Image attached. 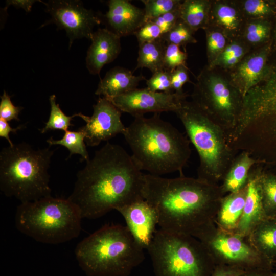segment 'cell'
Returning <instances> with one entry per match:
<instances>
[{
    "instance_id": "obj_40",
    "label": "cell",
    "mask_w": 276,
    "mask_h": 276,
    "mask_svg": "<svg viewBox=\"0 0 276 276\" xmlns=\"http://www.w3.org/2000/svg\"><path fill=\"white\" fill-rule=\"evenodd\" d=\"M179 19V9L166 13L151 21L159 27L164 35L168 32Z\"/></svg>"
},
{
    "instance_id": "obj_34",
    "label": "cell",
    "mask_w": 276,
    "mask_h": 276,
    "mask_svg": "<svg viewBox=\"0 0 276 276\" xmlns=\"http://www.w3.org/2000/svg\"><path fill=\"white\" fill-rule=\"evenodd\" d=\"M147 88L155 92L174 93L172 89L170 71L163 70L152 74L146 80Z\"/></svg>"
},
{
    "instance_id": "obj_29",
    "label": "cell",
    "mask_w": 276,
    "mask_h": 276,
    "mask_svg": "<svg viewBox=\"0 0 276 276\" xmlns=\"http://www.w3.org/2000/svg\"><path fill=\"white\" fill-rule=\"evenodd\" d=\"M145 21L153 20L171 11L179 9L182 1L179 0H142Z\"/></svg>"
},
{
    "instance_id": "obj_23",
    "label": "cell",
    "mask_w": 276,
    "mask_h": 276,
    "mask_svg": "<svg viewBox=\"0 0 276 276\" xmlns=\"http://www.w3.org/2000/svg\"><path fill=\"white\" fill-rule=\"evenodd\" d=\"M211 19L227 37L237 36L243 24L240 11L229 2H216L211 7L209 21Z\"/></svg>"
},
{
    "instance_id": "obj_19",
    "label": "cell",
    "mask_w": 276,
    "mask_h": 276,
    "mask_svg": "<svg viewBox=\"0 0 276 276\" xmlns=\"http://www.w3.org/2000/svg\"><path fill=\"white\" fill-rule=\"evenodd\" d=\"M145 79L141 74L136 76L126 68L115 66L101 79L95 94L111 100L137 88L139 83Z\"/></svg>"
},
{
    "instance_id": "obj_28",
    "label": "cell",
    "mask_w": 276,
    "mask_h": 276,
    "mask_svg": "<svg viewBox=\"0 0 276 276\" xmlns=\"http://www.w3.org/2000/svg\"><path fill=\"white\" fill-rule=\"evenodd\" d=\"M50 113L48 121L45 123L43 128L40 129L41 133H44L48 130H59L64 132L68 130V128L73 126L71 123L72 119L79 117V113H75L72 116L66 115L61 109L58 104L56 103L55 95L50 96Z\"/></svg>"
},
{
    "instance_id": "obj_42",
    "label": "cell",
    "mask_w": 276,
    "mask_h": 276,
    "mask_svg": "<svg viewBox=\"0 0 276 276\" xmlns=\"http://www.w3.org/2000/svg\"><path fill=\"white\" fill-rule=\"evenodd\" d=\"M23 127L24 125L13 128L10 126L8 121L0 118V137L6 139L9 143V146H13L14 144L9 137V133L11 132L16 133L18 130L21 129Z\"/></svg>"
},
{
    "instance_id": "obj_14",
    "label": "cell",
    "mask_w": 276,
    "mask_h": 276,
    "mask_svg": "<svg viewBox=\"0 0 276 276\" xmlns=\"http://www.w3.org/2000/svg\"><path fill=\"white\" fill-rule=\"evenodd\" d=\"M123 217L126 227L136 242L148 249L154 237L158 224L155 209L143 198L117 210Z\"/></svg>"
},
{
    "instance_id": "obj_4",
    "label": "cell",
    "mask_w": 276,
    "mask_h": 276,
    "mask_svg": "<svg viewBox=\"0 0 276 276\" xmlns=\"http://www.w3.org/2000/svg\"><path fill=\"white\" fill-rule=\"evenodd\" d=\"M144 250L126 226L107 224L79 242L75 254L89 276H128L144 261Z\"/></svg>"
},
{
    "instance_id": "obj_37",
    "label": "cell",
    "mask_w": 276,
    "mask_h": 276,
    "mask_svg": "<svg viewBox=\"0 0 276 276\" xmlns=\"http://www.w3.org/2000/svg\"><path fill=\"white\" fill-rule=\"evenodd\" d=\"M22 109V107L14 106L10 97L4 90L3 95L1 96L0 118L7 121L12 120L19 121L18 115Z\"/></svg>"
},
{
    "instance_id": "obj_2",
    "label": "cell",
    "mask_w": 276,
    "mask_h": 276,
    "mask_svg": "<svg viewBox=\"0 0 276 276\" xmlns=\"http://www.w3.org/2000/svg\"><path fill=\"white\" fill-rule=\"evenodd\" d=\"M142 196L155 210L160 228L198 239L215 226L220 202V185L198 178H167L144 174Z\"/></svg>"
},
{
    "instance_id": "obj_13",
    "label": "cell",
    "mask_w": 276,
    "mask_h": 276,
    "mask_svg": "<svg viewBox=\"0 0 276 276\" xmlns=\"http://www.w3.org/2000/svg\"><path fill=\"white\" fill-rule=\"evenodd\" d=\"M187 96L186 93L155 92L146 87L137 88L109 100L120 111L135 118L148 112H174Z\"/></svg>"
},
{
    "instance_id": "obj_11",
    "label": "cell",
    "mask_w": 276,
    "mask_h": 276,
    "mask_svg": "<svg viewBox=\"0 0 276 276\" xmlns=\"http://www.w3.org/2000/svg\"><path fill=\"white\" fill-rule=\"evenodd\" d=\"M44 4L51 18L42 26L54 23L58 29L64 30L69 39V48L75 39L90 40L94 27L102 23L101 15L86 9L81 1L50 0Z\"/></svg>"
},
{
    "instance_id": "obj_24",
    "label": "cell",
    "mask_w": 276,
    "mask_h": 276,
    "mask_svg": "<svg viewBox=\"0 0 276 276\" xmlns=\"http://www.w3.org/2000/svg\"><path fill=\"white\" fill-rule=\"evenodd\" d=\"M211 2L207 0H185L179 7L180 19L193 31L208 27Z\"/></svg>"
},
{
    "instance_id": "obj_5",
    "label": "cell",
    "mask_w": 276,
    "mask_h": 276,
    "mask_svg": "<svg viewBox=\"0 0 276 276\" xmlns=\"http://www.w3.org/2000/svg\"><path fill=\"white\" fill-rule=\"evenodd\" d=\"M174 112L199 159L197 178L219 185L238 152L229 144L226 131L195 102L182 100Z\"/></svg>"
},
{
    "instance_id": "obj_1",
    "label": "cell",
    "mask_w": 276,
    "mask_h": 276,
    "mask_svg": "<svg viewBox=\"0 0 276 276\" xmlns=\"http://www.w3.org/2000/svg\"><path fill=\"white\" fill-rule=\"evenodd\" d=\"M76 175L68 199L82 219H96L142 196L144 173L121 146L107 142Z\"/></svg>"
},
{
    "instance_id": "obj_31",
    "label": "cell",
    "mask_w": 276,
    "mask_h": 276,
    "mask_svg": "<svg viewBox=\"0 0 276 276\" xmlns=\"http://www.w3.org/2000/svg\"><path fill=\"white\" fill-rule=\"evenodd\" d=\"M206 50L209 64L214 61L226 45L227 36L219 29H206Z\"/></svg>"
},
{
    "instance_id": "obj_15",
    "label": "cell",
    "mask_w": 276,
    "mask_h": 276,
    "mask_svg": "<svg viewBox=\"0 0 276 276\" xmlns=\"http://www.w3.org/2000/svg\"><path fill=\"white\" fill-rule=\"evenodd\" d=\"M108 11L100 15L106 29L120 37L134 35L145 22L143 9L132 5L128 0H110Z\"/></svg>"
},
{
    "instance_id": "obj_43",
    "label": "cell",
    "mask_w": 276,
    "mask_h": 276,
    "mask_svg": "<svg viewBox=\"0 0 276 276\" xmlns=\"http://www.w3.org/2000/svg\"><path fill=\"white\" fill-rule=\"evenodd\" d=\"M239 276H273L272 269L256 268L246 270Z\"/></svg>"
},
{
    "instance_id": "obj_22",
    "label": "cell",
    "mask_w": 276,
    "mask_h": 276,
    "mask_svg": "<svg viewBox=\"0 0 276 276\" xmlns=\"http://www.w3.org/2000/svg\"><path fill=\"white\" fill-rule=\"evenodd\" d=\"M252 245L270 263H276V217H267L248 236Z\"/></svg>"
},
{
    "instance_id": "obj_20",
    "label": "cell",
    "mask_w": 276,
    "mask_h": 276,
    "mask_svg": "<svg viewBox=\"0 0 276 276\" xmlns=\"http://www.w3.org/2000/svg\"><path fill=\"white\" fill-rule=\"evenodd\" d=\"M246 195L247 185L222 197L215 218L217 228L229 232L235 231L243 213Z\"/></svg>"
},
{
    "instance_id": "obj_6",
    "label": "cell",
    "mask_w": 276,
    "mask_h": 276,
    "mask_svg": "<svg viewBox=\"0 0 276 276\" xmlns=\"http://www.w3.org/2000/svg\"><path fill=\"white\" fill-rule=\"evenodd\" d=\"M54 151L23 142L0 152V189L21 203L51 196L49 169Z\"/></svg>"
},
{
    "instance_id": "obj_16",
    "label": "cell",
    "mask_w": 276,
    "mask_h": 276,
    "mask_svg": "<svg viewBox=\"0 0 276 276\" xmlns=\"http://www.w3.org/2000/svg\"><path fill=\"white\" fill-rule=\"evenodd\" d=\"M86 57L89 73L98 75L103 67L113 61L121 51V37L106 28L94 31Z\"/></svg>"
},
{
    "instance_id": "obj_17",
    "label": "cell",
    "mask_w": 276,
    "mask_h": 276,
    "mask_svg": "<svg viewBox=\"0 0 276 276\" xmlns=\"http://www.w3.org/2000/svg\"><path fill=\"white\" fill-rule=\"evenodd\" d=\"M260 164L250 170L247 183V195L243 213L234 233L248 237L251 231L266 216L262 202L259 177L262 168Z\"/></svg>"
},
{
    "instance_id": "obj_9",
    "label": "cell",
    "mask_w": 276,
    "mask_h": 276,
    "mask_svg": "<svg viewBox=\"0 0 276 276\" xmlns=\"http://www.w3.org/2000/svg\"><path fill=\"white\" fill-rule=\"evenodd\" d=\"M196 103L228 135L235 128L243 97L231 83L220 75L207 71L199 75L192 94Z\"/></svg>"
},
{
    "instance_id": "obj_32",
    "label": "cell",
    "mask_w": 276,
    "mask_h": 276,
    "mask_svg": "<svg viewBox=\"0 0 276 276\" xmlns=\"http://www.w3.org/2000/svg\"><path fill=\"white\" fill-rule=\"evenodd\" d=\"M187 54L181 50L179 46L166 44L164 57L165 70L171 71L178 66L186 65Z\"/></svg>"
},
{
    "instance_id": "obj_7",
    "label": "cell",
    "mask_w": 276,
    "mask_h": 276,
    "mask_svg": "<svg viewBox=\"0 0 276 276\" xmlns=\"http://www.w3.org/2000/svg\"><path fill=\"white\" fill-rule=\"evenodd\" d=\"M82 219L77 207L68 199L52 196L21 203L15 215L18 230L37 242L50 244L77 238Z\"/></svg>"
},
{
    "instance_id": "obj_8",
    "label": "cell",
    "mask_w": 276,
    "mask_h": 276,
    "mask_svg": "<svg viewBox=\"0 0 276 276\" xmlns=\"http://www.w3.org/2000/svg\"><path fill=\"white\" fill-rule=\"evenodd\" d=\"M147 250L155 276H210L216 265L198 239L160 228Z\"/></svg>"
},
{
    "instance_id": "obj_12",
    "label": "cell",
    "mask_w": 276,
    "mask_h": 276,
    "mask_svg": "<svg viewBox=\"0 0 276 276\" xmlns=\"http://www.w3.org/2000/svg\"><path fill=\"white\" fill-rule=\"evenodd\" d=\"M93 108L91 116L81 113H79V116L86 122L79 129L84 133L87 145L96 146L119 134H124L126 127L121 120L122 112L111 101L99 97Z\"/></svg>"
},
{
    "instance_id": "obj_33",
    "label": "cell",
    "mask_w": 276,
    "mask_h": 276,
    "mask_svg": "<svg viewBox=\"0 0 276 276\" xmlns=\"http://www.w3.org/2000/svg\"><path fill=\"white\" fill-rule=\"evenodd\" d=\"M269 27L264 22L252 20L247 23L244 31V37L247 42L257 44L265 40L269 33Z\"/></svg>"
},
{
    "instance_id": "obj_36",
    "label": "cell",
    "mask_w": 276,
    "mask_h": 276,
    "mask_svg": "<svg viewBox=\"0 0 276 276\" xmlns=\"http://www.w3.org/2000/svg\"><path fill=\"white\" fill-rule=\"evenodd\" d=\"M242 9L246 15L251 18L263 17L272 11L270 5L263 0L244 1Z\"/></svg>"
},
{
    "instance_id": "obj_21",
    "label": "cell",
    "mask_w": 276,
    "mask_h": 276,
    "mask_svg": "<svg viewBox=\"0 0 276 276\" xmlns=\"http://www.w3.org/2000/svg\"><path fill=\"white\" fill-rule=\"evenodd\" d=\"M261 163L262 162L254 158L246 151L238 153L220 185L224 195L237 192L244 188L247 185L251 169Z\"/></svg>"
},
{
    "instance_id": "obj_3",
    "label": "cell",
    "mask_w": 276,
    "mask_h": 276,
    "mask_svg": "<svg viewBox=\"0 0 276 276\" xmlns=\"http://www.w3.org/2000/svg\"><path fill=\"white\" fill-rule=\"evenodd\" d=\"M138 167L160 176L182 170L191 154L189 139L159 113L135 117L123 134Z\"/></svg>"
},
{
    "instance_id": "obj_27",
    "label": "cell",
    "mask_w": 276,
    "mask_h": 276,
    "mask_svg": "<svg viewBox=\"0 0 276 276\" xmlns=\"http://www.w3.org/2000/svg\"><path fill=\"white\" fill-rule=\"evenodd\" d=\"M47 142L50 146L59 145L66 148L70 151L68 158L73 154H79L86 162L90 159L85 143V134L79 129L76 131L67 130L61 139L55 140L51 137Z\"/></svg>"
},
{
    "instance_id": "obj_41",
    "label": "cell",
    "mask_w": 276,
    "mask_h": 276,
    "mask_svg": "<svg viewBox=\"0 0 276 276\" xmlns=\"http://www.w3.org/2000/svg\"><path fill=\"white\" fill-rule=\"evenodd\" d=\"M245 271L236 266L217 265L210 276H239Z\"/></svg>"
},
{
    "instance_id": "obj_30",
    "label": "cell",
    "mask_w": 276,
    "mask_h": 276,
    "mask_svg": "<svg viewBox=\"0 0 276 276\" xmlns=\"http://www.w3.org/2000/svg\"><path fill=\"white\" fill-rule=\"evenodd\" d=\"M194 32L180 19L168 32L163 35L162 38L166 44L185 47L188 43L197 42L193 36Z\"/></svg>"
},
{
    "instance_id": "obj_39",
    "label": "cell",
    "mask_w": 276,
    "mask_h": 276,
    "mask_svg": "<svg viewBox=\"0 0 276 276\" xmlns=\"http://www.w3.org/2000/svg\"><path fill=\"white\" fill-rule=\"evenodd\" d=\"M245 53V48L242 44L237 41H233L228 43L217 58L209 64L208 68H211L215 64L226 59L232 57L243 59Z\"/></svg>"
},
{
    "instance_id": "obj_26",
    "label": "cell",
    "mask_w": 276,
    "mask_h": 276,
    "mask_svg": "<svg viewBox=\"0 0 276 276\" xmlns=\"http://www.w3.org/2000/svg\"><path fill=\"white\" fill-rule=\"evenodd\" d=\"M259 181L265 214L267 217H276V174L262 169Z\"/></svg>"
},
{
    "instance_id": "obj_18",
    "label": "cell",
    "mask_w": 276,
    "mask_h": 276,
    "mask_svg": "<svg viewBox=\"0 0 276 276\" xmlns=\"http://www.w3.org/2000/svg\"><path fill=\"white\" fill-rule=\"evenodd\" d=\"M266 50L253 53L243 58L231 74V83L242 97L262 80L265 74Z\"/></svg>"
},
{
    "instance_id": "obj_38",
    "label": "cell",
    "mask_w": 276,
    "mask_h": 276,
    "mask_svg": "<svg viewBox=\"0 0 276 276\" xmlns=\"http://www.w3.org/2000/svg\"><path fill=\"white\" fill-rule=\"evenodd\" d=\"M172 88L173 91L178 95H183V85L190 81L187 68L181 65L170 71Z\"/></svg>"
},
{
    "instance_id": "obj_44",
    "label": "cell",
    "mask_w": 276,
    "mask_h": 276,
    "mask_svg": "<svg viewBox=\"0 0 276 276\" xmlns=\"http://www.w3.org/2000/svg\"><path fill=\"white\" fill-rule=\"evenodd\" d=\"M36 1H7L8 5H12L17 8H22L26 12L30 11L33 4Z\"/></svg>"
},
{
    "instance_id": "obj_10",
    "label": "cell",
    "mask_w": 276,
    "mask_h": 276,
    "mask_svg": "<svg viewBox=\"0 0 276 276\" xmlns=\"http://www.w3.org/2000/svg\"><path fill=\"white\" fill-rule=\"evenodd\" d=\"M198 239L206 248L216 265L236 266L245 270L272 268L273 265L258 252L248 237L215 226Z\"/></svg>"
},
{
    "instance_id": "obj_45",
    "label": "cell",
    "mask_w": 276,
    "mask_h": 276,
    "mask_svg": "<svg viewBox=\"0 0 276 276\" xmlns=\"http://www.w3.org/2000/svg\"><path fill=\"white\" fill-rule=\"evenodd\" d=\"M273 276H276V271L273 272Z\"/></svg>"
},
{
    "instance_id": "obj_25",
    "label": "cell",
    "mask_w": 276,
    "mask_h": 276,
    "mask_svg": "<svg viewBox=\"0 0 276 276\" xmlns=\"http://www.w3.org/2000/svg\"><path fill=\"white\" fill-rule=\"evenodd\" d=\"M166 43L163 39L139 44L135 70L147 68L153 74L164 70V57Z\"/></svg>"
},
{
    "instance_id": "obj_35",
    "label": "cell",
    "mask_w": 276,
    "mask_h": 276,
    "mask_svg": "<svg viewBox=\"0 0 276 276\" xmlns=\"http://www.w3.org/2000/svg\"><path fill=\"white\" fill-rule=\"evenodd\" d=\"M139 44L156 40L163 37L159 27L151 20L145 21L134 34Z\"/></svg>"
}]
</instances>
